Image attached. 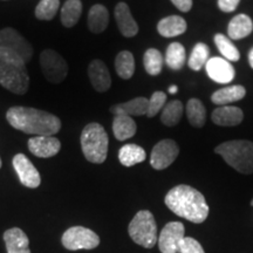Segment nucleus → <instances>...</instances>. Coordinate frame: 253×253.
Returning a JSON list of instances; mask_svg holds the SVG:
<instances>
[{"mask_svg":"<svg viewBox=\"0 0 253 253\" xmlns=\"http://www.w3.org/2000/svg\"><path fill=\"white\" fill-rule=\"evenodd\" d=\"M179 253H205L197 240L191 237H184L179 245Z\"/></svg>","mask_w":253,"mask_h":253,"instance_id":"obj_36","label":"nucleus"},{"mask_svg":"<svg viewBox=\"0 0 253 253\" xmlns=\"http://www.w3.org/2000/svg\"><path fill=\"white\" fill-rule=\"evenodd\" d=\"M1 164H2L1 163V158H0V168H1Z\"/></svg>","mask_w":253,"mask_h":253,"instance_id":"obj_41","label":"nucleus"},{"mask_svg":"<svg viewBox=\"0 0 253 253\" xmlns=\"http://www.w3.org/2000/svg\"><path fill=\"white\" fill-rule=\"evenodd\" d=\"M251 205H252V207H253V199H252V201H251Z\"/></svg>","mask_w":253,"mask_h":253,"instance_id":"obj_42","label":"nucleus"},{"mask_svg":"<svg viewBox=\"0 0 253 253\" xmlns=\"http://www.w3.org/2000/svg\"><path fill=\"white\" fill-rule=\"evenodd\" d=\"M62 245L69 251L93 250L100 244V238L94 231L84 226H73L63 233Z\"/></svg>","mask_w":253,"mask_h":253,"instance_id":"obj_9","label":"nucleus"},{"mask_svg":"<svg viewBox=\"0 0 253 253\" xmlns=\"http://www.w3.org/2000/svg\"><path fill=\"white\" fill-rule=\"evenodd\" d=\"M40 67L43 77L50 84H61L68 74L66 60L53 49H45L40 54Z\"/></svg>","mask_w":253,"mask_h":253,"instance_id":"obj_8","label":"nucleus"},{"mask_svg":"<svg viewBox=\"0 0 253 253\" xmlns=\"http://www.w3.org/2000/svg\"><path fill=\"white\" fill-rule=\"evenodd\" d=\"M183 110H184V108H183L181 101L173 100L164 106L162 115H161V121L167 126L178 125L182 120Z\"/></svg>","mask_w":253,"mask_h":253,"instance_id":"obj_30","label":"nucleus"},{"mask_svg":"<svg viewBox=\"0 0 253 253\" xmlns=\"http://www.w3.org/2000/svg\"><path fill=\"white\" fill-rule=\"evenodd\" d=\"M81 149L84 157L90 163L101 164L108 155L109 137L104 128L99 123H89L81 132Z\"/></svg>","mask_w":253,"mask_h":253,"instance_id":"obj_5","label":"nucleus"},{"mask_svg":"<svg viewBox=\"0 0 253 253\" xmlns=\"http://www.w3.org/2000/svg\"><path fill=\"white\" fill-rule=\"evenodd\" d=\"M214 153L220 155L231 168L240 173H253V142L235 140L224 142L214 148Z\"/></svg>","mask_w":253,"mask_h":253,"instance_id":"obj_4","label":"nucleus"},{"mask_svg":"<svg viewBox=\"0 0 253 253\" xmlns=\"http://www.w3.org/2000/svg\"><path fill=\"white\" fill-rule=\"evenodd\" d=\"M149 99L143 96L135 97L128 102L118 103L110 107V113L115 115H128V116H143L147 115Z\"/></svg>","mask_w":253,"mask_h":253,"instance_id":"obj_18","label":"nucleus"},{"mask_svg":"<svg viewBox=\"0 0 253 253\" xmlns=\"http://www.w3.org/2000/svg\"><path fill=\"white\" fill-rule=\"evenodd\" d=\"M186 116L190 125L195 128H202L207 121V109L198 99H190L186 104Z\"/></svg>","mask_w":253,"mask_h":253,"instance_id":"obj_28","label":"nucleus"},{"mask_svg":"<svg viewBox=\"0 0 253 253\" xmlns=\"http://www.w3.org/2000/svg\"><path fill=\"white\" fill-rule=\"evenodd\" d=\"M115 69L123 80H129L135 73V59L129 50L120 52L115 59Z\"/></svg>","mask_w":253,"mask_h":253,"instance_id":"obj_29","label":"nucleus"},{"mask_svg":"<svg viewBox=\"0 0 253 253\" xmlns=\"http://www.w3.org/2000/svg\"><path fill=\"white\" fill-rule=\"evenodd\" d=\"M88 77L91 86L99 93H104L112 86L109 69L102 60H93L88 66Z\"/></svg>","mask_w":253,"mask_h":253,"instance_id":"obj_15","label":"nucleus"},{"mask_svg":"<svg viewBox=\"0 0 253 253\" xmlns=\"http://www.w3.org/2000/svg\"><path fill=\"white\" fill-rule=\"evenodd\" d=\"M177 91H178V87L176 86V84H173V86H171V87H169V93L170 94H176Z\"/></svg>","mask_w":253,"mask_h":253,"instance_id":"obj_40","label":"nucleus"},{"mask_svg":"<svg viewBox=\"0 0 253 253\" xmlns=\"http://www.w3.org/2000/svg\"><path fill=\"white\" fill-rule=\"evenodd\" d=\"M209 55H210V49H209V47L205 43H196L188 60L189 68L195 72L201 71L202 68L205 67V65L209 61Z\"/></svg>","mask_w":253,"mask_h":253,"instance_id":"obj_32","label":"nucleus"},{"mask_svg":"<svg viewBox=\"0 0 253 253\" xmlns=\"http://www.w3.org/2000/svg\"><path fill=\"white\" fill-rule=\"evenodd\" d=\"M6 120L14 129L30 135L54 136L61 129L58 116L31 107H11L6 113Z\"/></svg>","mask_w":253,"mask_h":253,"instance_id":"obj_1","label":"nucleus"},{"mask_svg":"<svg viewBox=\"0 0 253 253\" xmlns=\"http://www.w3.org/2000/svg\"><path fill=\"white\" fill-rule=\"evenodd\" d=\"M28 149L34 156L49 158L61 149V142L55 136H36L28 140Z\"/></svg>","mask_w":253,"mask_h":253,"instance_id":"obj_14","label":"nucleus"},{"mask_svg":"<svg viewBox=\"0 0 253 253\" xmlns=\"http://www.w3.org/2000/svg\"><path fill=\"white\" fill-rule=\"evenodd\" d=\"M249 63H250V66H251V68L253 69V48L250 50V53H249Z\"/></svg>","mask_w":253,"mask_h":253,"instance_id":"obj_39","label":"nucleus"},{"mask_svg":"<svg viewBox=\"0 0 253 253\" xmlns=\"http://www.w3.org/2000/svg\"><path fill=\"white\" fill-rule=\"evenodd\" d=\"M239 2L240 0H218V7L225 13H231L236 11Z\"/></svg>","mask_w":253,"mask_h":253,"instance_id":"obj_37","label":"nucleus"},{"mask_svg":"<svg viewBox=\"0 0 253 253\" xmlns=\"http://www.w3.org/2000/svg\"><path fill=\"white\" fill-rule=\"evenodd\" d=\"M166 205L178 217L201 224L209 216V205L197 189L181 184L172 188L166 196Z\"/></svg>","mask_w":253,"mask_h":253,"instance_id":"obj_2","label":"nucleus"},{"mask_svg":"<svg viewBox=\"0 0 253 253\" xmlns=\"http://www.w3.org/2000/svg\"><path fill=\"white\" fill-rule=\"evenodd\" d=\"M244 113L238 107L219 106L212 112L211 120L214 125L220 126H236L242 123Z\"/></svg>","mask_w":253,"mask_h":253,"instance_id":"obj_16","label":"nucleus"},{"mask_svg":"<svg viewBox=\"0 0 253 253\" xmlns=\"http://www.w3.org/2000/svg\"><path fill=\"white\" fill-rule=\"evenodd\" d=\"M186 61L185 48L182 43L172 42L168 46L166 53V63L172 71H181Z\"/></svg>","mask_w":253,"mask_h":253,"instance_id":"obj_26","label":"nucleus"},{"mask_svg":"<svg viewBox=\"0 0 253 253\" xmlns=\"http://www.w3.org/2000/svg\"><path fill=\"white\" fill-rule=\"evenodd\" d=\"M185 227L181 221H170L161 231L158 248L162 253H178L179 245L185 237Z\"/></svg>","mask_w":253,"mask_h":253,"instance_id":"obj_11","label":"nucleus"},{"mask_svg":"<svg viewBox=\"0 0 253 253\" xmlns=\"http://www.w3.org/2000/svg\"><path fill=\"white\" fill-rule=\"evenodd\" d=\"M145 158H147L145 150L134 143L125 144L119 151V161L125 167H134L143 162Z\"/></svg>","mask_w":253,"mask_h":253,"instance_id":"obj_25","label":"nucleus"},{"mask_svg":"<svg viewBox=\"0 0 253 253\" xmlns=\"http://www.w3.org/2000/svg\"><path fill=\"white\" fill-rule=\"evenodd\" d=\"M186 21L179 15H169L161 19L157 24V32L164 38L178 37L186 31Z\"/></svg>","mask_w":253,"mask_h":253,"instance_id":"obj_20","label":"nucleus"},{"mask_svg":"<svg viewBox=\"0 0 253 253\" xmlns=\"http://www.w3.org/2000/svg\"><path fill=\"white\" fill-rule=\"evenodd\" d=\"M214 43H216L218 50L220 52V54L224 56V59H226L230 62H236L240 59V53L237 47L233 45L232 41L229 38L224 36V34L218 33L214 36Z\"/></svg>","mask_w":253,"mask_h":253,"instance_id":"obj_31","label":"nucleus"},{"mask_svg":"<svg viewBox=\"0 0 253 253\" xmlns=\"http://www.w3.org/2000/svg\"><path fill=\"white\" fill-rule=\"evenodd\" d=\"M171 2L181 12H189L192 7V0H171Z\"/></svg>","mask_w":253,"mask_h":253,"instance_id":"obj_38","label":"nucleus"},{"mask_svg":"<svg viewBox=\"0 0 253 253\" xmlns=\"http://www.w3.org/2000/svg\"><path fill=\"white\" fill-rule=\"evenodd\" d=\"M0 49L20 58L25 62H30L33 56V47L17 30L12 27L0 31Z\"/></svg>","mask_w":253,"mask_h":253,"instance_id":"obj_7","label":"nucleus"},{"mask_svg":"<svg viewBox=\"0 0 253 253\" xmlns=\"http://www.w3.org/2000/svg\"><path fill=\"white\" fill-rule=\"evenodd\" d=\"M163 56L162 53L156 48H149L145 50L143 56V65L145 68V72L149 75L156 77V75L161 74L163 68Z\"/></svg>","mask_w":253,"mask_h":253,"instance_id":"obj_33","label":"nucleus"},{"mask_svg":"<svg viewBox=\"0 0 253 253\" xmlns=\"http://www.w3.org/2000/svg\"><path fill=\"white\" fill-rule=\"evenodd\" d=\"M12 164H13L15 172H17L19 179L24 186L36 189L40 185V173L37 170V168L33 166V163L28 160L27 156H25L24 154H17L13 157Z\"/></svg>","mask_w":253,"mask_h":253,"instance_id":"obj_12","label":"nucleus"},{"mask_svg":"<svg viewBox=\"0 0 253 253\" xmlns=\"http://www.w3.org/2000/svg\"><path fill=\"white\" fill-rule=\"evenodd\" d=\"M115 19L119 31L126 38H132L138 33V25L132 18L129 6L126 2H119L115 7Z\"/></svg>","mask_w":253,"mask_h":253,"instance_id":"obj_17","label":"nucleus"},{"mask_svg":"<svg viewBox=\"0 0 253 253\" xmlns=\"http://www.w3.org/2000/svg\"><path fill=\"white\" fill-rule=\"evenodd\" d=\"M109 24V12L106 8V6L96 4L93 5L88 12V28L91 33L100 34Z\"/></svg>","mask_w":253,"mask_h":253,"instance_id":"obj_23","label":"nucleus"},{"mask_svg":"<svg viewBox=\"0 0 253 253\" xmlns=\"http://www.w3.org/2000/svg\"><path fill=\"white\" fill-rule=\"evenodd\" d=\"M130 238L137 245L153 249L157 243V225L154 214L148 210L138 211L128 227Z\"/></svg>","mask_w":253,"mask_h":253,"instance_id":"obj_6","label":"nucleus"},{"mask_svg":"<svg viewBox=\"0 0 253 253\" xmlns=\"http://www.w3.org/2000/svg\"><path fill=\"white\" fill-rule=\"evenodd\" d=\"M253 31L252 19L246 14H238L231 19L227 26V34L231 40H240L249 37Z\"/></svg>","mask_w":253,"mask_h":253,"instance_id":"obj_22","label":"nucleus"},{"mask_svg":"<svg viewBox=\"0 0 253 253\" xmlns=\"http://www.w3.org/2000/svg\"><path fill=\"white\" fill-rule=\"evenodd\" d=\"M137 130V126L131 116L115 115L113 121V132L118 141H126L132 137Z\"/></svg>","mask_w":253,"mask_h":253,"instance_id":"obj_24","label":"nucleus"},{"mask_svg":"<svg viewBox=\"0 0 253 253\" xmlns=\"http://www.w3.org/2000/svg\"><path fill=\"white\" fill-rule=\"evenodd\" d=\"M82 13L81 0H67L61 8V23L65 27L71 28L78 24Z\"/></svg>","mask_w":253,"mask_h":253,"instance_id":"obj_27","label":"nucleus"},{"mask_svg":"<svg viewBox=\"0 0 253 253\" xmlns=\"http://www.w3.org/2000/svg\"><path fill=\"white\" fill-rule=\"evenodd\" d=\"M7 253H31L28 249L30 240L26 233L19 227H12L4 233Z\"/></svg>","mask_w":253,"mask_h":253,"instance_id":"obj_19","label":"nucleus"},{"mask_svg":"<svg viewBox=\"0 0 253 253\" xmlns=\"http://www.w3.org/2000/svg\"><path fill=\"white\" fill-rule=\"evenodd\" d=\"M0 84L17 95L26 94L30 87L26 62L2 49H0Z\"/></svg>","mask_w":253,"mask_h":253,"instance_id":"obj_3","label":"nucleus"},{"mask_svg":"<svg viewBox=\"0 0 253 253\" xmlns=\"http://www.w3.org/2000/svg\"><path fill=\"white\" fill-rule=\"evenodd\" d=\"M166 102H167V94L161 90L155 91L149 99V106H148V113H147L148 118L149 119L154 118V116L156 115L161 109L164 108Z\"/></svg>","mask_w":253,"mask_h":253,"instance_id":"obj_35","label":"nucleus"},{"mask_svg":"<svg viewBox=\"0 0 253 253\" xmlns=\"http://www.w3.org/2000/svg\"><path fill=\"white\" fill-rule=\"evenodd\" d=\"M245 95V87L240 86V84H235V86L224 87L214 91L211 95V101L217 106H229L230 103L244 99Z\"/></svg>","mask_w":253,"mask_h":253,"instance_id":"obj_21","label":"nucleus"},{"mask_svg":"<svg viewBox=\"0 0 253 253\" xmlns=\"http://www.w3.org/2000/svg\"><path fill=\"white\" fill-rule=\"evenodd\" d=\"M205 71L211 80L220 84H230L236 77V71L231 62L224 58H218V56L209 59L205 65Z\"/></svg>","mask_w":253,"mask_h":253,"instance_id":"obj_13","label":"nucleus"},{"mask_svg":"<svg viewBox=\"0 0 253 253\" xmlns=\"http://www.w3.org/2000/svg\"><path fill=\"white\" fill-rule=\"evenodd\" d=\"M179 148L173 140L166 138L160 141L153 148L150 155V164L155 170H164L171 166L178 157Z\"/></svg>","mask_w":253,"mask_h":253,"instance_id":"obj_10","label":"nucleus"},{"mask_svg":"<svg viewBox=\"0 0 253 253\" xmlns=\"http://www.w3.org/2000/svg\"><path fill=\"white\" fill-rule=\"evenodd\" d=\"M60 0H40L36 7V17L39 20H52L58 13Z\"/></svg>","mask_w":253,"mask_h":253,"instance_id":"obj_34","label":"nucleus"}]
</instances>
